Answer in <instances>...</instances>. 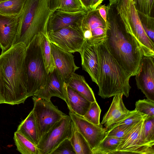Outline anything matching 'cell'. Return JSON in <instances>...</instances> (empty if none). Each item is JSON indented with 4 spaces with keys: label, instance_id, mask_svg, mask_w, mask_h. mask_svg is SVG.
Masks as SVG:
<instances>
[{
    "label": "cell",
    "instance_id": "1",
    "mask_svg": "<svg viewBox=\"0 0 154 154\" xmlns=\"http://www.w3.org/2000/svg\"><path fill=\"white\" fill-rule=\"evenodd\" d=\"M105 44L111 54L131 76L137 73L143 54L138 42L125 27L115 4L107 5Z\"/></svg>",
    "mask_w": 154,
    "mask_h": 154
},
{
    "label": "cell",
    "instance_id": "2",
    "mask_svg": "<svg viewBox=\"0 0 154 154\" xmlns=\"http://www.w3.org/2000/svg\"><path fill=\"white\" fill-rule=\"evenodd\" d=\"M26 46L22 42L0 55V91L5 103H23L29 97L25 59Z\"/></svg>",
    "mask_w": 154,
    "mask_h": 154
},
{
    "label": "cell",
    "instance_id": "3",
    "mask_svg": "<svg viewBox=\"0 0 154 154\" xmlns=\"http://www.w3.org/2000/svg\"><path fill=\"white\" fill-rule=\"evenodd\" d=\"M99 68L97 85L98 95L103 99L119 94L128 97L131 77L117 63L109 52L104 40L97 47Z\"/></svg>",
    "mask_w": 154,
    "mask_h": 154
},
{
    "label": "cell",
    "instance_id": "4",
    "mask_svg": "<svg viewBox=\"0 0 154 154\" xmlns=\"http://www.w3.org/2000/svg\"><path fill=\"white\" fill-rule=\"evenodd\" d=\"M53 12L49 9L47 0H26L19 14L18 29L13 45L22 42L26 47L39 33L47 34L48 21Z\"/></svg>",
    "mask_w": 154,
    "mask_h": 154
},
{
    "label": "cell",
    "instance_id": "5",
    "mask_svg": "<svg viewBox=\"0 0 154 154\" xmlns=\"http://www.w3.org/2000/svg\"><path fill=\"white\" fill-rule=\"evenodd\" d=\"M35 35L26 47L25 62L27 78L29 97L34 96L44 88L48 74L44 63L41 49V42L43 34Z\"/></svg>",
    "mask_w": 154,
    "mask_h": 154
},
{
    "label": "cell",
    "instance_id": "6",
    "mask_svg": "<svg viewBox=\"0 0 154 154\" xmlns=\"http://www.w3.org/2000/svg\"><path fill=\"white\" fill-rule=\"evenodd\" d=\"M32 110L35 119L39 139L57 122L66 115L54 105L51 100L32 96Z\"/></svg>",
    "mask_w": 154,
    "mask_h": 154
},
{
    "label": "cell",
    "instance_id": "7",
    "mask_svg": "<svg viewBox=\"0 0 154 154\" xmlns=\"http://www.w3.org/2000/svg\"><path fill=\"white\" fill-rule=\"evenodd\" d=\"M73 123L69 115L57 122L40 138L36 145L38 154H51L59 145L70 139Z\"/></svg>",
    "mask_w": 154,
    "mask_h": 154
},
{
    "label": "cell",
    "instance_id": "8",
    "mask_svg": "<svg viewBox=\"0 0 154 154\" xmlns=\"http://www.w3.org/2000/svg\"><path fill=\"white\" fill-rule=\"evenodd\" d=\"M50 42L71 53L79 52L85 40L81 27L69 26L48 32Z\"/></svg>",
    "mask_w": 154,
    "mask_h": 154
},
{
    "label": "cell",
    "instance_id": "9",
    "mask_svg": "<svg viewBox=\"0 0 154 154\" xmlns=\"http://www.w3.org/2000/svg\"><path fill=\"white\" fill-rule=\"evenodd\" d=\"M123 24L138 42L143 56L154 57V43L143 28L133 0H129L128 13L127 20Z\"/></svg>",
    "mask_w": 154,
    "mask_h": 154
},
{
    "label": "cell",
    "instance_id": "10",
    "mask_svg": "<svg viewBox=\"0 0 154 154\" xmlns=\"http://www.w3.org/2000/svg\"><path fill=\"white\" fill-rule=\"evenodd\" d=\"M145 119L140 121L127 137L122 140L113 154H154V145L145 144L142 139Z\"/></svg>",
    "mask_w": 154,
    "mask_h": 154
},
{
    "label": "cell",
    "instance_id": "11",
    "mask_svg": "<svg viewBox=\"0 0 154 154\" xmlns=\"http://www.w3.org/2000/svg\"><path fill=\"white\" fill-rule=\"evenodd\" d=\"M69 115L76 128L85 139L92 151L106 136L107 130L101 124L97 125L92 124L83 116L70 111Z\"/></svg>",
    "mask_w": 154,
    "mask_h": 154
},
{
    "label": "cell",
    "instance_id": "12",
    "mask_svg": "<svg viewBox=\"0 0 154 154\" xmlns=\"http://www.w3.org/2000/svg\"><path fill=\"white\" fill-rule=\"evenodd\" d=\"M154 57L143 56L135 75L137 86L147 99L154 102Z\"/></svg>",
    "mask_w": 154,
    "mask_h": 154
},
{
    "label": "cell",
    "instance_id": "13",
    "mask_svg": "<svg viewBox=\"0 0 154 154\" xmlns=\"http://www.w3.org/2000/svg\"><path fill=\"white\" fill-rule=\"evenodd\" d=\"M81 27L85 40L100 41L105 40L106 23L100 15L97 8L86 12L83 19Z\"/></svg>",
    "mask_w": 154,
    "mask_h": 154
},
{
    "label": "cell",
    "instance_id": "14",
    "mask_svg": "<svg viewBox=\"0 0 154 154\" xmlns=\"http://www.w3.org/2000/svg\"><path fill=\"white\" fill-rule=\"evenodd\" d=\"M103 41L85 40L79 52L83 69L88 74L92 81L97 85L99 68L97 47Z\"/></svg>",
    "mask_w": 154,
    "mask_h": 154
},
{
    "label": "cell",
    "instance_id": "15",
    "mask_svg": "<svg viewBox=\"0 0 154 154\" xmlns=\"http://www.w3.org/2000/svg\"><path fill=\"white\" fill-rule=\"evenodd\" d=\"M67 86L65 80L55 67L53 72L48 74L44 88L37 91L34 96L47 100H51L52 97H56L66 102Z\"/></svg>",
    "mask_w": 154,
    "mask_h": 154
},
{
    "label": "cell",
    "instance_id": "16",
    "mask_svg": "<svg viewBox=\"0 0 154 154\" xmlns=\"http://www.w3.org/2000/svg\"><path fill=\"white\" fill-rule=\"evenodd\" d=\"M20 21L19 15H9L0 14V48L1 53L13 45L16 37Z\"/></svg>",
    "mask_w": 154,
    "mask_h": 154
},
{
    "label": "cell",
    "instance_id": "17",
    "mask_svg": "<svg viewBox=\"0 0 154 154\" xmlns=\"http://www.w3.org/2000/svg\"><path fill=\"white\" fill-rule=\"evenodd\" d=\"M87 11L85 10L75 12L66 11L58 9L55 10L49 19L48 32L69 26L81 27L83 19Z\"/></svg>",
    "mask_w": 154,
    "mask_h": 154
},
{
    "label": "cell",
    "instance_id": "18",
    "mask_svg": "<svg viewBox=\"0 0 154 154\" xmlns=\"http://www.w3.org/2000/svg\"><path fill=\"white\" fill-rule=\"evenodd\" d=\"M51 51L56 68L65 80L79 68L74 62L72 53L66 51L50 42Z\"/></svg>",
    "mask_w": 154,
    "mask_h": 154
},
{
    "label": "cell",
    "instance_id": "19",
    "mask_svg": "<svg viewBox=\"0 0 154 154\" xmlns=\"http://www.w3.org/2000/svg\"><path fill=\"white\" fill-rule=\"evenodd\" d=\"M122 94H116L108 111L103 117L101 124L107 130L114 124L121 120L130 112L125 106L123 100Z\"/></svg>",
    "mask_w": 154,
    "mask_h": 154
},
{
    "label": "cell",
    "instance_id": "20",
    "mask_svg": "<svg viewBox=\"0 0 154 154\" xmlns=\"http://www.w3.org/2000/svg\"><path fill=\"white\" fill-rule=\"evenodd\" d=\"M69 111L83 116L88 109L91 102L67 85L66 102Z\"/></svg>",
    "mask_w": 154,
    "mask_h": 154
},
{
    "label": "cell",
    "instance_id": "21",
    "mask_svg": "<svg viewBox=\"0 0 154 154\" xmlns=\"http://www.w3.org/2000/svg\"><path fill=\"white\" fill-rule=\"evenodd\" d=\"M66 82L68 86L91 103L96 101L93 91L83 76L74 72Z\"/></svg>",
    "mask_w": 154,
    "mask_h": 154
},
{
    "label": "cell",
    "instance_id": "22",
    "mask_svg": "<svg viewBox=\"0 0 154 154\" xmlns=\"http://www.w3.org/2000/svg\"><path fill=\"white\" fill-rule=\"evenodd\" d=\"M16 131L21 133L36 146L38 144L40 139L32 110L21 122Z\"/></svg>",
    "mask_w": 154,
    "mask_h": 154
},
{
    "label": "cell",
    "instance_id": "23",
    "mask_svg": "<svg viewBox=\"0 0 154 154\" xmlns=\"http://www.w3.org/2000/svg\"><path fill=\"white\" fill-rule=\"evenodd\" d=\"M69 140L76 154H92L88 143L77 130L74 124L72 134Z\"/></svg>",
    "mask_w": 154,
    "mask_h": 154
},
{
    "label": "cell",
    "instance_id": "24",
    "mask_svg": "<svg viewBox=\"0 0 154 154\" xmlns=\"http://www.w3.org/2000/svg\"><path fill=\"white\" fill-rule=\"evenodd\" d=\"M14 139L17 150L22 154H38L36 145L20 133L16 131Z\"/></svg>",
    "mask_w": 154,
    "mask_h": 154
},
{
    "label": "cell",
    "instance_id": "25",
    "mask_svg": "<svg viewBox=\"0 0 154 154\" xmlns=\"http://www.w3.org/2000/svg\"><path fill=\"white\" fill-rule=\"evenodd\" d=\"M122 139L106 136L92 150V154H113L117 150Z\"/></svg>",
    "mask_w": 154,
    "mask_h": 154
},
{
    "label": "cell",
    "instance_id": "26",
    "mask_svg": "<svg viewBox=\"0 0 154 154\" xmlns=\"http://www.w3.org/2000/svg\"><path fill=\"white\" fill-rule=\"evenodd\" d=\"M41 49L45 70L48 74L53 71L55 66L47 34H44L43 35L41 42Z\"/></svg>",
    "mask_w": 154,
    "mask_h": 154
},
{
    "label": "cell",
    "instance_id": "27",
    "mask_svg": "<svg viewBox=\"0 0 154 154\" xmlns=\"http://www.w3.org/2000/svg\"><path fill=\"white\" fill-rule=\"evenodd\" d=\"M26 0H7L0 2V14L5 15H18Z\"/></svg>",
    "mask_w": 154,
    "mask_h": 154
},
{
    "label": "cell",
    "instance_id": "28",
    "mask_svg": "<svg viewBox=\"0 0 154 154\" xmlns=\"http://www.w3.org/2000/svg\"><path fill=\"white\" fill-rule=\"evenodd\" d=\"M142 137L145 143L154 145V117L147 116L144 119Z\"/></svg>",
    "mask_w": 154,
    "mask_h": 154
},
{
    "label": "cell",
    "instance_id": "29",
    "mask_svg": "<svg viewBox=\"0 0 154 154\" xmlns=\"http://www.w3.org/2000/svg\"><path fill=\"white\" fill-rule=\"evenodd\" d=\"M147 116L134 109L123 118L111 126L107 131H109L117 126L121 125H128L137 123L145 119Z\"/></svg>",
    "mask_w": 154,
    "mask_h": 154
},
{
    "label": "cell",
    "instance_id": "30",
    "mask_svg": "<svg viewBox=\"0 0 154 154\" xmlns=\"http://www.w3.org/2000/svg\"><path fill=\"white\" fill-rule=\"evenodd\" d=\"M143 28L147 36L154 43V18L137 11Z\"/></svg>",
    "mask_w": 154,
    "mask_h": 154
},
{
    "label": "cell",
    "instance_id": "31",
    "mask_svg": "<svg viewBox=\"0 0 154 154\" xmlns=\"http://www.w3.org/2000/svg\"><path fill=\"white\" fill-rule=\"evenodd\" d=\"M139 122L130 125H121L117 126L110 130L107 131L106 136L124 139L130 133Z\"/></svg>",
    "mask_w": 154,
    "mask_h": 154
},
{
    "label": "cell",
    "instance_id": "32",
    "mask_svg": "<svg viewBox=\"0 0 154 154\" xmlns=\"http://www.w3.org/2000/svg\"><path fill=\"white\" fill-rule=\"evenodd\" d=\"M101 110L96 101L91 102L83 117L89 122L99 125L100 117Z\"/></svg>",
    "mask_w": 154,
    "mask_h": 154
},
{
    "label": "cell",
    "instance_id": "33",
    "mask_svg": "<svg viewBox=\"0 0 154 154\" xmlns=\"http://www.w3.org/2000/svg\"><path fill=\"white\" fill-rule=\"evenodd\" d=\"M137 111L149 117H154V102L147 99L139 100L135 103Z\"/></svg>",
    "mask_w": 154,
    "mask_h": 154
},
{
    "label": "cell",
    "instance_id": "34",
    "mask_svg": "<svg viewBox=\"0 0 154 154\" xmlns=\"http://www.w3.org/2000/svg\"><path fill=\"white\" fill-rule=\"evenodd\" d=\"M58 9L71 12L85 10L80 0H61Z\"/></svg>",
    "mask_w": 154,
    "mask_h": 154
},
{
    "label": "cell",
    "instance_id": "35",
    "mask_svg": "<svg viewBox=\"0 0 154 154\" xmlns=\"http://www.w3.org/2000/svg\"><path fill=\"white\" fill-rule=\"evenodd\" d=\"M133 1L135 3V6L137 11L152 17L154 10V0Z\"/></svg>",
    "mask_w": 154,
    "mask_h": 154
},
{
    "label": "cell",
    "instance_id": "36",
    "mask_svg": "<svg viewBox=\"0 0 154 154\" xmlns=\"http://www.w3.org/2000/svg\"><path fill=\"white\" fill-rule=\"evenodd\" d=\"M51 154H76L69 139L61 142Z\"/></svg>",
    "mask_w": 154,
    "mask_h": 154
},
{
    "label": "cell",
    "instance_id": "37",
    "mask_svg": "<svg viewBox=\"0 0 154 154\" xmlns=\"http://www.w3.org/2000/svg\"><path fill=\"white\" fill-rule=\"evenodd\" d=\"M129 0H117L115 4L117 13L120 17H126L129 11Z\"/></svg>",
    "mask_w": 154,
    "mask_h": 154
},
{
    "label": "cell",
    "instance_id": "38",
    "mask_svg": "<svg viewBox=\"0 0 154 154\" xmlns=\"http://www.w3.org/2000/svg\"><path fill=\"white\" fill-rule=\"evenodd\" d=\"M61 0H47L48 8L51 11L54 12L59 8Z\"/></svg>",
    "mask_w": 154,
    "mask_h": 154
},
{
    "label": "cell",
    "instance_id": "39",
    "mask_svg": "<svg viewBox=\"0 0 154 154\" xmlns=\"http://www.w3.org/2000/svg\"><path fill=\"white\" fill-rule=\"evenodd\" d=\"M107 8V5L105 4H101L99 5L97 8L98 10L100 15L106 22Z\"/></svg>",
    "mask_w": 154,
    "mask_h": 154
},
{
    "label": "cell",
    "instance_id": "40",
    "mask_svg": "<svg viewBox=\"0 0 154 154\" xmlns=\"http://www.w3.org/2000/svg\"><path fill=\"white\" fill-rule=\"evenodd\" d=\"M81 2L84 9L87 11L90 9V5L91 0H80Z\"/></svg>",
    "mask_w": 154,
    "mask_h": 154
},
{
    "label": "cell",
    "instance_id": "41",
    "mask_svg": "<svg viewBox=\"0 0 154 154\" xmlns=\"http://www.w3.org/2000/svg\"><path fill=\"white\" fill-rule=\"evenodd\" d=\"M99 0H91L90 5L91 10H95L97 9L98 6Z\"/></svg>",
    "mask_w": 154,
    "mask_h": 154
},
{
    "label": "cell",
    "instance_id": "42",
    "mask_svg": "<svg viewBox=\"0 0 154 154\" xmlns=\"http://www.w3.org/2000/svg\"><path fill=\"white\" fill-rule=\"evenodd\" d=\"M105 0H99L98 3V5L101 4ZM109 5H111L115 4L117 0H109Z\"/></svg>",
    "mask_w": 154,
    "mask_h": 154
},
{
    "label": "cell",
    "instance_id": "43",
    "mask_svg": "<svg viewBox=\"0 0 154 154\" xmlns=\"http://www.w3.org/2000/svg\"><path fill=\"white\" fill-rule=\"evenodd\" d=\"M2 103H4V102L3 99L2 97L0 92V104Z\"/></svg>",
    "mask_w": 154,
    "mask_h": 154
},
{
    "label": "cell",
    "instance_id": "44",
    "mask_svg": "<svg viewBox=\"0 0 154 154\" xmlns=\"http://www.w3.org/2000/svg\"><path fill=\"white\" fill-rule=\"evenodd\" d=\"M6 0H0V2H3V1H6Z\"/></svg>",
    "mask_w": 154,
    "mask_h": 154
}]
</instances>
